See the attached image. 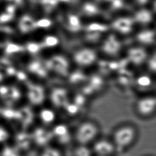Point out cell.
Wrapping results in <instances>:
<instances>
[{
	"label": "cell",
	"instance_id": "1",
	"mask_svg": "<svg viewBox=\"0 0 156 156\" xmlns=\"http://www.w3.org/2000/svg\"><path fill=\"white\" fill-rule=\"evenodd\" d=\"M138 135V129L134 124L125 123L118 126L113 130L110 140L116 152H123L134 144Z\"/></svg>",
	"mask_w": 156,
	"mask_h": 156
},
{
	"label": "cell",
	"instance_id": "2",
	"mask_svg": "<svg viewBox=\"0 0 156 156\" xmlns=\"http://www.w3.org/2000/svg\"><path fill=\"white\" fill-rule=\"evenodd\" d=\"M99 132V126L95 122L83 121L76 127L73 133V140L77 145L89 146L98 138Z\"/></svg>",
	"mask_w": 156,
	"mask_h": 156
},
{
	"label": "cell",
	"instance_id": "3",
	"mask_svg": "<svg viewBox=\"0 0 156 156\" xmlns=\"http://www.w3.org/2000/svg\"><path fill=\"white\" fill-rule=\"evenodd\" d=\"M136 113L143 118L152 116L155 110V98L152 96H144L139 99L135 105Z\"/></svg>",
	"mask_w": 156,
	"mask_h": 156
},
{
	"label": "cell",
	"instance_id": "4",
	"mask_svg": "<svg viewBox=\"0 0 156 156\" xmlns=\"http://www.w3.org/2000/svg\"><path fill=\"white\" fill-rule=\"evenodd\" d=\"M91 144V149L93 155L96 156H112L116 152V148L110 139L98 138Z\"/></svg>",
	"mask_w": 156,
	"mask_h": 156
},
{
	"label": "cell",
	"instance_id": "5",
	"mask_svg": "<svg viewBox=\"0 0 156 156\" xmlns=\"http://www.w3.org/2000/svg\"><path fill=\"white\" fill-rule=\"evenodd\" d=\"M53 140H55L59 144L66 145L69 144L73 140V134L69 130L68 126L63 124H56L54 126L52 131Z\"/></svg>",
	"mask_w": 156,
	"mask_h": 156
},
{
	"label": "cell",
	"instance_id": "6",
	"mask_svg": "<svg viewBox=\"0 0 156 156\" xmlns=\"http://www.w3.org/2000/svg\"><path fill=\"white\" fill-rule=\"evenodd\" d=\"M96 58L95 53L90 49H82L77 52L75 55L76 61L80 65H87L93 62Z\"/></svg>",
	"mask_w": 156,
	"mask_h": 156
},
{
	"label": "cell",
	"instance_id": "7",
	"mask_svg": "<svg viewBox=\"0 0 156 156\" xmlns=\"http://www.w3.org/2000/svg\"><path fill=\"white\" fill-rule=\"evenodd\" d=\"M40 121L45 125L52 124L55 119L56 116L54 112L49 108H43L39 113Z\"/></svg>",
	"mask_w": 156,
	"mask_h": 156
},
{
	"label": "cell",
	"instance_id": "8",
	"mask_svg": "<svg viewBox=\"0 0 156 156\" xmlns=\"http://www.w3.org/2000/svg\"><path fill=\"white\" fill-rule=\"evenodd\" d=\"M73 156H93L92 150L88 146L77 145L74 149L73 152Z\"/></svg>",
	"mask_w": 156,
	"mask_h": 156
},
{
	"label": "cell",
	"instance_id": "9",
	"mask_svg": "<svg viewBox=\"0 0 156 156\" xmlns=\"http://www.w3.org/2000/svg\"><path fill=\"white\" fill-rule=\"evenodd\" d=\"M130 57L133 62L139 63L144 58L145 52L140 49H135L130 51Z\"/></svg>",
	"mask_w": 156,
	"mask_h": 156
},
{
	"label": "cell",
	"instance_id": "10",
	"mask_svg": "<svg viewBox=\"0 0 156 156\" xmlns=\"http://www.w3.org/2000/svg\"><path fill=\"white\" fill-rule=\"evenodd\" d=\"M137 85L141 87H149L152 84V79L148 75H141L136 80Z\"/></svg>",
	"mask_w": 156,
	"mask_h": 156
},
{
	"label": "cell",
	"instance_id": "11",
	"mask_svg": "<svg viewBox=\"0 0 156 156\" xmlns=\"http://www.w3.org/2000/svg\"><path fill=\"white\" fill-rule=\"evenodd\" d=\"M41 156H62V154L57 149L48 147L43 150Z\"/></svg>",
	"mask_w": 156,
	"mask_h": 156
},
{
	"label": "cell",
	"instance_id": "12",
	"mask_svg": "<svg viewBox=\"0 0 156 156\" xmlns=\"http://www.w3.org/2000/svg\"><path fill=\"white\" fill-rule=\"evenodd\" d=\"M58 43V38L53 35L47 36L44 38V44L47 47H52Z\"/></svg>",
	"mask_w": 156,
	"mask_h": 156
},
{
	"label": "cell",
	"instance_id": "13",
	"mask_svg": "<svg viewBox=\"0 0 156 156\" xmlns=\"http://www.w3.org/2000/svg\"><path fill=\"white\" fill-rule=\"evenodd\" d=\"M152 31H145L144 32L140 33L138 38L140 41H142V42L146 43V41H148L147 42H151L150 41H152V39L154 38V34L152 35L151 32Z\"/></svg>",
	"mask_w": 156,
	"mask_h": 156
},
{
	"label": "cell",
	"instance_id": "14",
	"mask_svg": "<svg viewBox=\"0 0 156 156\" xmlns=\"http://www.w3.org/2000/svg\"><path fill=\"white\" fill-rule=\"evenodd\" d=\"M5 147L6 148L7 151L10 154V155L4 152H2L1 154V156H19V154H18L19 149H18L17 148H15L13 146H6Z\"/></svg>",
	"mask_w": 156,
	"mask_h": 156
},
{
	"label": "cell",
	"instance_id": "15",
	"mask_svg": "<svg viewBox=\"0 0 156 156\" xmlns=\"http://www.w3.org/2000/svg\"><path fill=\"white\" fill-rule=\"evenodd\" d=\"M77 111V107L76 105H69L68 107V112L71 114H75Z\"/></svg>",
	"mask_w": 156,
	"mask_h": 156
},
{
	"label": "cell",
	"instance_id": "16",
	"mask_svg": "<svg viewBox=\"0 0 156 156\" xmlns=\"http://www.w3.org/2000/svg\"><path fill=\"white\" fill-rule=\"evenodd\" d=\"M50 24V22L49 21L47 20H41L39 23H38V26H41V27H45L46 26H49Z\"/></svg>",
	"mask_w": 156,
	"mask_h": 156
}]
</instances>
